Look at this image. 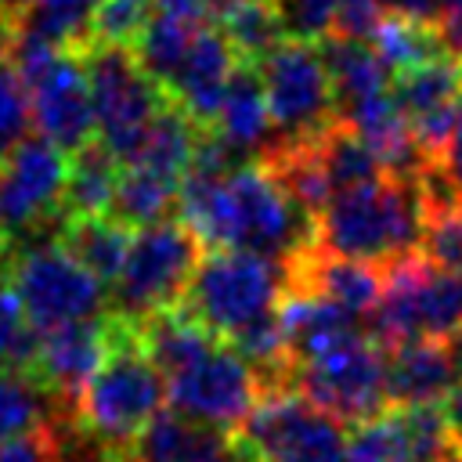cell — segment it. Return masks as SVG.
Masks as SVG:
<instances>
[{"label":"cell","mask_w":462,"mask_h":462,"mask_svg":"<svg viewBox=\"0 0 462 462\" xmlns=\"http://www.w3.org/2000/svg\"><path fill=\"white\" fill-rule=\"evenodd\" d=\"M177 209L209 249H245L289 263L314 249V213H307L260 159L224 177L188 173Z\"/></svg>","instance_id":"obj_1"},{"label":"cell","mask_w":462,"mask_h":462,"mask_svg":"<svg viewBox=\"0 0 462 462\" xmlns=\"http://www.w3.org/2000/svg\"><path fill=\"white\" fill-rule=\"evenodd\" d=\"M430 206L419 177L379 173L357 188L336 191L314 217V249L325 256L393 263L419 253Z\"/></svg>","instance_id":"obj_2"},{"label":"cell","mask_w":462,"mask_h":462,"mask_svg":"<svg viewBox=\"0 0 462 462\" xmlns=\"http://www.w3.org/2000/svg\"><path fill=\"white\" fill-rule=\"evenodd\" d=\"M112 321H116L112 350L105 365L94 372V379L83 386L72 422L94 444L108 451H123L162 411L170 397H166V375L137 343V325L116 314Z\"/></svg>","instance_id":"obj_3"},{"label":"cell","mask_w":462,"mask_h":462,"mask_svg":"<svg viewBox=\"0 0 462 462\" xmlns=\"http://www.w3.org/2000/svg\"><path fill=\"white\" fill-rule=\"evenodd\" d=\"M292 289V263L245 249H213L199 260L180 303L224 343L274 314Z\"/></svg>","instance_id":"obj_4"},{"label":"cell","mask_w":462,"mask_h":462,"mask_svg":"<svg viewBox=\"0 0 462 462\" xmlns=\"http://www.w3.org/2000/svg\"><path fill=\"white\" fill-rule=\"evenodd\" d=\"M11 65L18 69V76L29 90L32 126L40 130V137H47L51 144H58L69 155L87 148L97 123H94V101H90V83H87V69H83V51L14 29Z\"/></svg>","instance_id":"obj_5"},{"label":"cell","mask_w":462,"mask_h":462,"mask_svg":"<svg viewBox=\"0 0 462 462\" xmlns=\"http://www.w3.org/2000/svg\"><path fill=\"white\" fill-rule=\"evenodd\" d=\"M372 339L404 346L415 339L462 336V278L433 263L426 253H408L383 267V292L368 318Z\"/></svg>","instance_id":"obj_6"},{"label":"cell","mask_w":462,"mask_h":462,"mask_svg":"<svg viewBox=\"0 0 462 462\" xmlns=\"http://www.w3.org/2000/svg\"><path fill=\"white\" fill-rule=\"evenodd\" d=\"M79 51H83V69H87L90 101H94L97 144H105L119 162H130L148 126L170 105V97L141 69L134 47L90 40Z\"/></svg>","instance_id":"obj_7"},{"label":"cell","mask_w":462,"mask_h":462,"mask_svg":"<svg viewBox=\"0 0 462 462\" xmlns=\"http://www.w3.org/2000/svg\"><path fill=\"white\" fill-rule=\"evenodd\" d=\"M199 238L184 220H159L137 227L130 238L126 260L116 274L112 314L137 325L155 310L180 303L195 267H199Z\"/></svg>","instance_id":"obj_8"},{"label":"cell","mask_w":462,"mask_h":462,"mask_svg":"<svg viewBox=\"0 0 462 462\" xmlns=\"http://www.w3.org/2000/svg\"><path fill=\"white\" fill-rule=\"evenodd\" d=\"M7 282L22 303V314L32 325V332H51L61 325L105 318V303H108L105 289L108 285L97 282L54 238L29 242V249H22L11 260Z\"/></svg>","instance_id":"obj_9"},{"label":"cell","mask_w":462,"mask_h":462,"mask_svg":"<svg viewBox=\"0 0 462 462\" xmlns=\"http://www.w3.org/2000/svg\"><path fill=\"white\" fill-rule=\"evenodd\" d=\"M260 83L267 94V108L282 144L318 141L328 126H336V94L332 76L321 54V43L282 40L260 65Z\"/></svg>","instance_id":"obj_10"},{"label":"cell","mask_w":462,"mask_h":462,"mask_svg":"<svg viewBox=\"0 0 462 462\" xmlns=\"http://www.w3.org/2000/svg\"><path fill=\"white\" fill-rule=\"evenodd\" d=\"M242 440L256 462H346L343 419L318 408L296 386H263L242 422Z\"/></svg>","instance_id":"obj_11"},{"label":"cell","mask_w":462,"mask_h":462,"mask_svg":"<svg viewBox=\"0 0 462 462\" xmlns=\"http://www.w3.org/2000/svg\"><path fill=\"white\" fill-rule=\"evenodd\" d=\"M289 386H296L303 397H310L318 408L332 411L343 422H365L379 415L390 401L383 343L354 332L350 339L307 361H296L289 372Z\"/></svg>","instance_id":"obj_12"},{"label":"cell","mask_w":462,"mask_h":462,"mask_svg":"<svg viewBox=\"0 0 462 462\" xmlns=\"http://www.w3.org/2000/svg\"><path fill=\"white\" fill-rule=\"evenodd\" d=\"M65 180L69 152L47 137H25L7 159H0V235L36 238L40 231H58L65 217Z\"/></svg>","instance_id":"obj_13"},{"label":"cell","mask_w":462,"mask_h":462,"mask_svg":"<svg viewBox=\"0 0 462 462\" xmlns=\"http://www.w3.org/2000/svg\"><path fill=\"white\" fill-rule=\"evenodd\" d=\"M260 393H263V383L256 368L231 343H217L180 372L166 375V397L177 411L227 433L242 430Z\"/></svg>","instance_id":"obj_14"},{"label":"cell","mask_w":462,"mask_h":462,"mask_svg":"<svg viewBox=\"0 0 462 462\" xmlns=\"http://www.w3.org/2000/svg\"><path fill=\"white\" fill-rule=\"evenodd\" d=\"M116 339L112 314L61 325L51 332H36V357L29 365V375L51 393V401L61 411H76V401L83 386L94 379V372L105 365Z\"/></svg>","instance_id":"obj_15"},{"label":"cell","mask_w":462,"mask_h":462,"mask_svg":"<svg viewBox=\"0 0 462 462\" xmlns=\"http://www.w3.org/2000/svg\"><path fill=\"white\" fill-rule=\"evenodd\" d=\"M390 94H393V105L401 108V116L408 119L419 148L430 159H437L451 134L455 108L462 101V58L444 51L411 69H401V72H393Z\"/></svg>","instance_id":"obj_16"},{"label":"cell","mask_w":462,"mask_h":462,"mask_svg":"<svg viewBox=\"0 0 462 462\" xmlns=\"http://www.w3.org/2000/svg\"><path fill=\"white\" fill-rule=\"evenodd\" d=\"M462 383V354L455 339H415L386 357V393L401 408L440 404Z\"/></svg>","instance_id":"obj_17"},{"label":"cell","mask_w":462,"mask_h":462,"mask_svg":"<svg viewBox=\"0 0 462 462\" xmlns=\"http://www.w3.org/2000/svg\"><path fill=\"white\" fill-rule=\"evenodd\" d=\"M209 130H217L242 159H263L267 152H274L282 144L256 65H238L235 69Z\"/></svg>","instance_id":"obj_18"},{"label":"cell","mask_w":462,"mask_h":462,"mask_svg":"<svg viewBox=\"0 0 462 462\" xmlns=\"http://www.w3.org/2000/svg\"><path fill=\"white\" fill-rule=\"evenodd\" d=\"M292 285H303V289L318 292L321 300H328L332 307H339L343 314L368 321L379 303V292H383V271H375L372 263H361V260L325 256V253L310 249L307 256L292 260Z\"/></svg>","instance_id":"obj_19"},{"label":"cell","mask_w":462,"mask_h":462,"mask_svg":"<svg viewBox=\"0 0 462 462\" xmlns=\"http://www.w3.org/2000/svg\"><path fill=\"white\" fill-rule=\"evenodd\" d=\"M321 54L332 76V94H336V119H346L354 108L390 94L393 69L379 58L372 40L365 36H328L321 40Z\"/></svg>","instance_id":"obj_20"},{"label":"cell","mask_w":462,"mask_h":462,"mask_svg":"<svg viewBox=\"0 0 462 462\" xmlns=\"http://www.w3.org/2000/svg\"><path fill=\"white\" fill-rule=\"evenodd\" d=\"M137 343L155 361V368L162 375H173L224 339L213 336L184 303H173V307L155 310L144 321H137Z\"/></svg>","instance_id":"obj_21"},{"label":"cell","mask_w":462,"mask_h":462,"mask_svg":"<svg viewBox=\"0 0 462 462\" xmlns=\"http://www.w3.org/2000/svg\"><path fill=\"white\" fill-rule=\"evenodd\" d=\"M213 22L242 65H260L285 36L274 0H217Z\"/></svg>","instance_id":"obj_22"},{"label":"cell","mask_w":462,"mask_h":462,"mask_svg":"<svg viewBox=\"0 0 462 462\" xmlns=\"http://www.w3.org/2000/svg\"><path fill=\"white\" fill-rule=\"evenodd\" d=\"M130 238H134L130 227L108 213L105 217H69L58 235V242L105 285L116 282V274L126 260Z\"/></svg>","instance_id":"obj_23"},{"label":"cell","mask_w":462,"mask_h":462,"mask_svg":"<svg viewBox=\"0 0 462 462\" xmlns=\"http://www.w3.org/2000/svg\"><path fill=\"white\" fill-rule=\"evenodd\" d=\"M199 134H202V126L170 101L159 112V119L148 126L141 148L123 166H144V170L162 173L170 180H184L188 177V166H191V155H195Z\"/></svg>","instance_id":"obj_24"},{"label":"cell","mask_w":462,"mask_h":462,"mask_svg":"<svg viewBox=\"0 0 462 462\" xmlns=\"http://www.w3.org/2000/svg\"><path fill=\"white\" fill-rule=\"evenodd\" d=\"M123 162L105 144H87L69 155V180H65V217H105L112 209L116 180Z\"/></svg>","instance_id":"obj_25"},{"label":"cell","mask_w":462,"mask_h":462,"mask_svg":"<svg viewBox=\"0 0 462 462\" xmlns=\"http://www.w3.org/2000/svg\"><path fill=\"white\" fill-rule=\"evenodd\" d=\"M177 195H180V180H170L144 166H123L108 217H116L126 227H148L166 220V213L177 206Z\"/></svg>","instance_id":"obj_26"},{"label":"cell","mask_w":462,"mask_h":462,"mask_svg":"<svg viewBox=\"0 0 462 462\" xmlns=\"http://www.w3.org/2000/svg\"><path fill=\"white\" fill-rule=\"evenodd\" d=\"M61 415L65 411L51 401V393L29 372L0 365V444L14 440L22 433L43 430V426H51Z\"/></svg>","instance_id":"obj_27"},{"label":"cell","mask_w":462,"mask_h":462,"mask_svg":"<svg viewBox=\"0 0 462 462\" xmlns=\"http://www.w3.org/2000/svg\"><path fill=\"white\" fill-rule=\"evenodd\" d=\"M97 4L101 0H29V7L14 18V29L61 47H87Z\"/></svg>","instance_id":"obj_28"},{"label":"cell","mask_w":462,"mask_h":462,"mask_svg":"<svg viewBox=\"0 0 462 462\" xmlns=\"http://www.w3.org/2000/svg\"><path fill=\"white\" fill-rule=\"evenodd\" d=\"M346 462H419L401 408L354 422L346 437Z\"/></svg>","instance_id":"obj_29"},{"label":"cell","mask_w":462,"mask_h":462,"mask_svg":"<svg viewBox=\"0 0 462 462\" xmlns=\"http://www.w3.org/2000/svg\"><path fill=\"white\" fill-rule=\"evenodd\" d=\"M368 40H372V47L379 51V58L393 72L411 69V65H419V61L437 58V54L448 51L444 40H440V32H437V25H422V22H408V18H390V14L379 18V25L372 29Z\"/></svg>","instance_id":"obj_30"},{"label":"cell","mask_w":462,"mask_h":462,"mask_svg":"<svg viewBox=\"0 0 462 462\" xmlns=\"http://www.w3.org/2000/svg\"><path fill=\"white\" fill-rule=\"evenodd\" d=\"M36 357V332L22 314V303L7 278H0V365L29 372Z\"/></svg>","instance_id":"obj_31"},{"label":"cell","mask_w":462,"mask_h":462,"mask_svg":"<svg viewBox=\"0 0 462 462\" xmlns=\"http://www.w3.org/2000/svg\"><path fill=\"white\" fill-rule=\"evenodd\" d=\"M32 126V105L29 90L11 61H0V159H7Z\"/></svg>","instance_id":"obj_32"},{"label":"cell","mask_w":462,"mask_h":462,"mask_svg":"<svg viewBox=\"0 0 462 462\" xmlns=\"http://www.w3.org/2000/svg\"><path fill=\"white\" fill-rule=\"evenodd\" d=\"M282 29L289 40L321 43L336 36L339 25V0H274Z\"/></svg>","instance_id":"obj_33"},{"label":"cell","mask_w":462,"mask_h":462,"mask_svg":"<svg viewBox=\"0 0 462 462\" xmlns=\"http://www.w3.org/2000/svg\"><path fill=\"white\" fill-rule=\"evenodd\" d=\"M422 249L433 263H440L444 271L462 278V202H451V206L430 213Z\"/></svg>","instance_id":"obj_34"},{"label":"cell","mask_w":462,"mask_h":462,"mask_svg":"<svg viewBox=\"0 0 462 462\" xmlns=\"http://www.w3.org/2000/svg\"><path fill=\"white\" fill-rule=\"evenodd\" d=\"M0 462H61V440L54 422L0 444Z\"/></svg>","instance_id":"obj_35"},{"label":"cell","mask_w":462,"mask_h":462,"mask_svg":"<svg viewBox=\"0 0 462 462\" xmlns=\"http://www.w3.org/2000/svg\"><path fill=\"white\" fill-rule=\"evenodd\" d=\"M383 7L379 0H339V36H372V29L379 25Z\"/></svg>","instance_id":"obj_36"},{"label":"cell","mask_w":462,"mask_h":462,"mask_svg":"<svg viewBox=\"0 0 462 462\" xmlns=\"http://www.w3.org/2000/svg\"><path fill=\"white\" fill-rule=\"evenodd\" d=\"M433 162L440 166V173L448 177L451 191H455L458 202H462V101H458V108H455L451 134H448V141H444V148H440V155H437Z\"/></svg>","instance_id":"obj_37"},{"label":"cell","mask_w":462,"mask_h":462,"mask_svg":"<svg viewBox=\"0 0 462 462\" xmlns=\"http://www.w3.org/2000/svg\"><path fill=\"white\" fill-rule=\"evenodd\" d=\"M213 7H217V0H152L155 14L177 18V22H195V25H209Z\"/></svg>","instance_id":"obj_38"},{"label":"cell","mask_w":462,"mask_h":462,"mask_svg":"<svg viewBox=\"0 0 462 462\" xmlns=\"http://www.w3.org/2000/svg\"><path fill=\"white\" fill-rule=\"evenodd\" d=\"M437 32L448 54L462 58V0H437Z\"/></svg>","instance_id":"obj_39"},{"label":"cell","mask_w":462,"mask_h":462,"mask_svg":"<svg viewBox=\"0 0 462 462\" xmlns=\"http://www.w3.org/2000/svg\"><path fill=\"white\" fill-rule=\"evenodd\" d=\"M379 7L390 18H408V22L437 25V0H379Z\"/></svg>","instance_id":"obj_40"},{"label":"cell","mask_w":462,"mask_h":462,"mask_svg":"<svg viewBox=\"0 0 462 462\" xmlns=\"http://www.w3.org/2000/svg\"><path fill=\"white\" fill-rule=\"evenodd\" d=\"M87 437V433H83ZM65 462V458H61ZM69 462H134V458H126L123 451H108V448H101V444H94L90 437H87V448L79 451V455H72Z\"/></svg>","instance_id":"obj_41"},{"label":"cell","mask_w":462,"mask_h":462,"mask_svg":"<svg viewBox=\"0 0 462 462\" xmlns=\"http://www.w3.org/2000/svg\"><path fill=\"white\" fill-rule=\"evenodd\" d=\"M444 419L455 433V444H462V383L444 397Z\"/></svg>","instance_id":"obj_42"},{"label":"cell","mask_w":462,"mask_h":462,"mask_svg":"<svg viewBox=\"0 0 462 462\" xmlns=\"http://www.w3.org/2000/svg\"><path fill=\"white\" fill-rule=\"evenodd\" d=\"M11 43H14V18H11V14L0 7V61H7Z\"/></svg>","instance_id":"obj_43"},{"label":"cell","mask_w":462,"mask_h":462,"mask_svg":"<svg viewBox=\"0 0 462 462\" xmlns=\"http://www.w3.org/2000/svg\"><path fill=\"white\" fill-rule=\"evenodd\" d=\"M11 260H14V256H11V242L0 235V278H7V271H11Z\"/></svg>","instance_id":"obj_44"},{"label":"cell","mask_w":462,"mask_h":462,"mask_svg":"<svg viewBox=\"0 0 462 462\" xmlns=\"http://www.w3.org/2000/svg\"><path fill=\"white\" fill-rule=\"evenodd\" d=\"M437 462H462V444H455V448H451L448 455H440Z\"/></svg>","instance_id":"obj_45"},{"label":"cell","mask_w":462,"mask_h":462,"mask_svg":"<svg viewBox=\"0 0 462 462\" xmlns=\"http://www.w3.org/2000/svg\"><path fill=\"white\" fill-rule=\"evenodd\" d=\"M455 346H458V354H462V336H458V339H455Z\"/></svg>","instance_id":"obj_46"}]
</instances>
